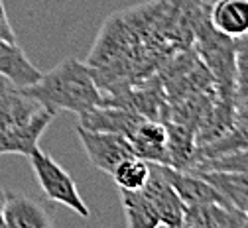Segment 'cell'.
I'll list each match as a JSON object with an SVG mask.
<instances>
[{"label":"cell","instance_id":"obj_1","mask_svg":"<svg viewBox=\"0 0 248 228\" xmlns=\"http://www.w3.org/2000/svg\"><path fill=\"white\" fill-rule=\"evenodd\" d=\"M22 91L32 96L40 106L55 114L59 110L81 114L105 103L103 91L93 77L91 67L75 57L57 63L47 73H42L32 87Z\"/></svg>","mask_w":248,"mask_h":228},{"label":"cell","instance_id":"obj_2","mask_svg":"<svg viewBox=\"0 0 248 228\" xmlns=\"http://www.w3.org/2000/svg\"><path fill=\"white\" fill-rule=\"evenodd\" d=\"M28 157H30V161H32L34 175H36L38 185L44 191L47 201L69 207L81 218H89L91 216V211L85 205L83 197L79 195L73 177L61 167L49 153H46L40 148H36Z\"/></svg>","mask_w":248,"mask_h":228},{"label":"cell","instance_id":"obj_3","mask_svg":"<svg viewBox=\"0 0 248 228\" xmlns=\"http://www.w3.org/2000/svg\"><path fill=\"white\" fill-rule=\"evenodd\" d=\"M77 134L93 167H97L103 173L110 175L122 159L134 155L130 140L122 134L97 132V130H87L79 124H77Z\"/></svg>","mask_w":248,"mask_h":228},{"label":"cell","instance_id":"obj_4","mask_svg":"<svg viewBox=\"0 0 248 228\" xmlns=\"http://www.w3.org/2000/svg\"><path fill=\"white\" fill-rule=\"evenodd\" d=\"M146 197L154 205L160 218V226H171L179 228L183 226V213L185 205L177 197V193L170 185V181L164 175V167L160 164H150V177L146 185L142 187Z\"/></svg>","mask_w":248,"mask_h":228},{"label":"cell","instance_id":"obj_5","mask_svg":"<svg viewBox=\"0 0 248 228\" xmlns=\"http://www.w3.org/2000/svg\"><path fill=\"white\" fill-rule=\"evenodd\" d=\"M53 118L55 112L40 108L26 122L0 130V155H30L36 148H40L38 142Z\"/></svg>","mask_w":248,"mask_h":228},{"label":"cell","instance_id":"obj_6","mask_svg":"<svg viewBox=\"0 0 248 228\" xmlns=\"http://www.w3.org/2000/svg\"><path fill=\"white\" fill-rule=\"evenodd\" d=\"M128 140H130V146L136 157H142L150 161V164L170 166L168 126L164 120L142 118Z\"/></svg>","mask_w":248,"mask_h":228},{"label":"cell","instance_id":"obj_7","mask_svg":"<svg viewBox=\"0 0 248 228\" xmlns=\"http://www.w3.org/2000/svg\"><path fill=\"white\" fill-rule=\"evenodd\" d=\"M77 116H79V126H83L87 130L122 134L126 138H130L138 122L144 118L142 114L134 112L132 108L116 106V105H101V106H95L87 112H81Z\"/></svg>","mask_w":248,"mask_h":228},{"label":"cell","instance_id":"obj_8","mask_svg":"<svg viewBox=\"0 0 248 228\" xmlns=\"http://www.w3.org/2000/svg\"><path fill=\"white\" fill-rule=\"evenodd\" d=\"M164 175L177 193V197L185 207L193 205H203V203H223L229 205L221 195L207 179H203L199 173L189 171V169H173L170 166H162ZM231 207V205H229Z\"/></svg>","mask_w":248,"mask_h":228},{"label":"cell","instance_id":"obj_9","mask_svg":"<svg viewBox=\"0 0 248 228\" xmlns=\"http://www.w3.org/2000/svg\"><path fill=\"white\" fill-rule=\"evenodd\" d=\"M183 226L189 228H236L248 226V218L244 213L234 207L223 203H203L185 207Z\"/></svg>","mask_w":248,"mask_h":228},{"label":"cell","instance_id":"obj_10","mask_svg":"<svg viewBox=\"0 0 248 228\" xmlns=\"http://www.w3.org/2000/svg\"><path fill=\"white\" fill-rule=\"evenodd\" d=\"M4 226L10 228H49L53 226L47 211L36 199L28 197L22 193L6 191V203H4Z\"/></svg>","mask_w":248,"mask_h":228},{"label":"cell","instance_id":"obj_11","mask_svg":"<svg viewBox=\"0 0 248 228\" xmlns=\"http://www.w3.org/2000/svg\"><path fill=\"white\" fill-rule=\"evenodd\" d=\"M0 77L18 89H26L42 77V71L28 59L18 42L0 40Z\"/></svg>","mask_w":248,"mask_h":228},{"label":"cell","instance_id":"obj_12","mask_svg":"<svg viewBox=\"0 0 248 228\" xmlns=\"http://www.w3.org/2000/svg\"><path fill=\"white\" fill-rule=\"evenodd\" d=\"M40 108L44 106H40L30 94L0 77V130L26 122Z\"/></svg>","mask_w":248,"mask_h":228},{"label":"cell","instance_id":"obj_13","mask_svg":"<svg viewBox=\"0 0 248 228\" xmlns=\"http://www.w3.org/2000/svg\"><path fill=\"white\" fill-rule=\"evenodd\" d=\"M211 26L219 34L236 40L248 34V0H219L209 8Z\"/></svg>","mask_w":248,"mask_h":228},{"label":"cell","instance_id":"obj_14","mask_svg":"<svg viewBox=\"0 0 248 228\" xmlns=\"http://www.w3.org/2000/svg\"><path fill=\"white\" fill-rule=\"evenodd\" d=\"M240 150H248V120H236L231 128H227L225 132L219 134L217 138L197 144L189 169L201 159L231 153V152H240Z\"/></svg>","mask_w":248,"mask_h":228},{"label":"cell","instance_id":"obj_15","mask_svg":"<svg viewBox=\"0 0 248 228\" xmlns=\"http://www.w3.org/2000/svg\"><path fill=\"white\" fill-rule=\"evenodd\" d=\"M191 171V169H189ZM207 179L221 197L240 213H248V175L232 171H195Z\"/></svg>","mask_w":248,"mask_h":228},{"label":"cell","instance_id":"obj_16","mask_svg":"<svg viewBox=\"0 0 248 228\" xmlns=\"http://www.w3.org/2000/svg\"><path fill=\"white\" fill-rule=\"evenodd\" d=\"M168 126V153L170 167L173 169H189L191 159L195 153V132L187 126L166 120Z\"/></svg>","mask_w":248,"mask_h":228},{"label":"cell","instance_id":"obj_17","mask_svg":"<svg viewBox=\"0 0 248 228\" xmlns=\"http://www.w3.org/2000/svg\"><path fill=\"white\" fill-rule=\"evenodd\" d=\"M118 191H120V203H122L124 214H126L128 226H132V228H156V226H160L158 213L142 189H138V191L118 189Z\"/></svg>","mask_w":248,"mask_h":228},{"label":"cell","instance_id":"obj_18","mask_svg":"<svg viewBox=\"0 0 248 228\" xmlns=\"http://www.w3.org/2000/svg\"><path fill=\"white\" fill-rule=\"evenodd\" d=\"M110 175H112L118 189L138 191L146 185V181L150 177V161L136 157V155H130L126 159H122Z\"/></svg>","mask_w":248,"mask_h":228},{"label":"cell","instance_id":"obj_19","mask_svg":"<svg viewBox=\"0 0 248 228\" xmlns=\"http://www.w3.org/2000/svg\"><path fill=\"white\" fill-rule=\"evenodd\" d=\"M191 171H232L248 175V150L201 159L191 167Z\"/></svg>","mask_w":248,"mask_h":228},{"label":"cell","instance_id":"obj_20","mask_svg":"<svg viewBox=\"0 0 248 228\" xmlns=\"http://www.w3.org/2000/svg\"><path fill=\"white\" fill-rule=\"evenodd\" d=\"M248 94V34L234 40V99Z\"/></svg>","mask_w":248,"mask_h":228},{"label":"cell","instance_id":"obj_21","mask_svg":"<svg viewBox=\"0 0 248 228\" xmlns=\"http://www.w3.org/2000/svg\"><path fill=\"white\" fill-rule=\"evenodd\" d=\"M0 40L4 42H18L16 34H14V28L8 20V14H6V8H4V2L0 0Z\"/></svg>","mask_w":248,"mask_h":228},{"label":"cell","instance_id":"obj_22","mask_svg":"<svg viewBox=\"0 0 248 228\" xmlns=\"http://www.w3.org/2000/svg\"><path fill=\"white\" fill-rule=\"evenodd\" d=\"M234 114L236 120H248V94L242 99H234Z\"/></svg>","mask_w":248,"mask_h":228},{"label":"cell","instance_id":"obj_23","mask_svg":"<svg viewBox=\"0 0 248 228\" xmlns=\"http://www.w3.org/2000/svg\"><path fill=\"white\" fill-rule=\"evenodd\" d=\"M4 203H6V191H4L2 187H0V226H4V216H2Z\"/></svg>","mask_w":248,"mask_h":228},{"label":"cell","instance_id":"obj_24","mask_svg":"<svg viewBox=\"0 0 248 228\" xmlns=\"http://www.w3.org/2000/svg\"><path fill=\"white\" fill-rule=\"evenodd\" d=\"M199 2H203V4H207V6H213L215 2H219V0H199Z\"/></svg>","mask_w":248,"mask_h":228},{"label":"cell","instance_id":"obj_25","mask_svg":"<svg viewBox=\"0 0 248 228\" xmlns=\"http://www.w3.org/2000/svg\"><path fill=\"white\" fill-rule=\"evenodd\" d=\"M246 218H248V213H246Z\"/></svg>","mask_w":248,"mask_h":228}]
</instances>
